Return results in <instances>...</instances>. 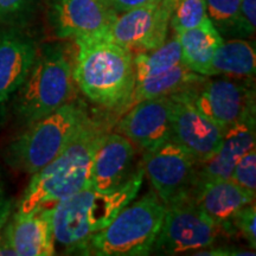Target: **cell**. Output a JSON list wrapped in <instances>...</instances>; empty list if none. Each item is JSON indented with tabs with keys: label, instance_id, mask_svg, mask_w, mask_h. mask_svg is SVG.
Listing matches in <instances>:
<instances>
[{
	"label": "cell",
	"instance_id": "obj_20",
	"mask_svg": "<svg viewBox=\"0 0 256 256\" xmlns=\"http://www.w3.org/2000/svg\"><path fill=\"white\" fill-rule=\"evenodd\" d=\"M256 70L254 46L247 40H232L222 42L211 60L209 76L224 75L232 78H252Z\"/></svg>",
	"mask_w": 256,
	"mask_h": 256
},
{
	"label": "cell",
	"instance_id": "obj_2",
	"mask_svg": "<svg viewBox=\"0 0 256 256\" xmlns=\"http://www.w3.org/2000/svg\"><path fill=\"white\" fill-rule=\"evenodd\" d=\"M75 84L89 101L121 115L136 84L134 54L98 36L76 38Z\"/></svg>",
	"mask_w": 256,
	"mask_h": 256
},
{
	"label": "cell",
	"instance_id": "obj_25",
	"mask_svg": "<svg viewBox=\"0 0 256 256\" xmlns=\"http://www.w3.org/2000/svg\"><path fill=\"white\" fill-rule=\"evenodd\" d=\"M37 0H0V23L17 25L31 14Z\"/></svg>",
	"mask_w": 256,
	"mask_h": 256
},
{
	"label": "cell",
	"instance_id": "obj_10",
	"mask_svg": "<svg viewBox=\"0 0 256 256\" xmlns=\"http://www.w3.org/2000/svg\"><path fill=\"white\" fill-rule=\"evenodd\" d=\"M255 92L242 78H206L190 90L197 110L226 130L235 124L255 115Z\"/></svg>",
	"mask_w": 256,
	"mask_h": 256
},
{
	"label": "cell",
	"instance_id": "obj_1",
	"mask_svg": "<svg viewBox=\"0 0 256 256\" xmlns=\"http://www.w3.org/2000/svg\"><path fill=\"white\" fill-rule=\"evenodd\" d=\"M144 176L145 172L140 166L114 190L100 192L86 188L51 206L55 243L69 254L86 255L92 236L136 200Z\"/></svg>",
	"mask_w": 256,
	"mask_h": 256
},
{
	"label": "cell",
	"instance_id": "obj_6",
	"mask_svg": "<svg viewBox=\"0 0 256 256\" xmlns=\"http://www.w3.org/2000/svg\"><path fill=\"white\" fill-rule=\"evenodd\" d=\"M166 212L156 192L128 204L106 228L92 236L86 255L142 256L152 252Z\"/></svg>",
	"mask_w": 256,
	"mask_h": 256
},
{
	"label": "cell",
	"instance_id": "obj_22",
	"mask_svg": "<svg viewBox=\"0 0 256 256\" xmlns=\"http://www.w3.org/2000/svg\"><path fill=\"white\" fill-rule=\"evenodd\" d=\"M206 19V0H176L170 25L177 34L200 26Z\"/></svg>",
	"mask_w": 256,
	"mask_h": 256
},
{
	"label": "cell",
	"instance_id": "obj_9",
	"mask_svg": "<svg viewBox=\"0 0 256 256\" xmlns=\"http://www.w3.org/2000/svg\"><path fill=\"white\" fill-rule=\"evenodd\" d=\"M174 4L176 0H159L128 10L118 14L110 26L98 36L132 54L154 50L168 38Z\"/></svg>",
	"mask_w": 256,
	"mask_h": 256
},
{
	"label": "cell",
	"instance_id": "obj_17",
	"mask_svg": "<svg viewBox=\"0 0 256 256\" xmlns=\"http://www.w3.org/2000/svg\"><path fill=\"white\" fill-rule=\"evenodd\" d=\"M190 200L216 223L230 226L229 222L240 209L255 203V192L232 179H217L197 183Z\"/></svg>",
	"mask_w": 256,
	"mask_h": 256
},
{
	"label": "cell",
	"instance_id": "obj_30",
	"mask_svg": "<svg viewBox=\"0 0 256 256\" xmlns=\"http://www.w3.org/2000/svg\"><path fill=\"white\" fill-rule=\"evenodd\" d=\"M0 255L2 256H16L14 249L10 247L8 240H6L5 235H0Z\"/></svg>",
	"mask_w": 256,
	"mask_h": 256
},
{
	"label": "cell",
	"instance_id": "obj_19",
	"mask_svg": "<svg viewBox=\"0 0 256 256\" xmlns=\"http://www.w3.org/2000/svg\"><path fill=\"white\" fill-rule=\"evenodd\" d=\"M177 37L182 48V58L191 72L206 76L214 54L223 38L209 18L200 26L190 28Z\"/></svg>",
	"mask_w": 256,
	"mask_h": 256
},
{
	"label": "cell",
	"instance_id": "obj_23",
	"mask_svg": "<svg viewBox=\"0 0 256 256\" xmlns=\"http://www.w3.org/2000/svg\"><path fill=\"white\" fill-rule=\"evenodd\" d=\"M242 0H206L208 18L217 31L235 32Z\"/></svg>",
	"mask_w": 256,
	"mask_h": 256
},
{
	"label": "cell",
	"instance_id": "obj_4",
	"mask_svg": "<svg viewBox=\"0 0 256 256\" xmlns=\"http://www.w3.org/2000/svg\"><path fill=\"white\" fill-rule=\"evenodd\" d=\"M90 119L84 102L72 98L28 128L8 144L4 159L10 168L34 174L52 162Z\"/></svg>",
	"mask_w": 256,
	"mask_h": 256
},
{
	"label": "cell",
	"instance_id": "obj_13",
	"mask_svg": "<svg viewBox=\"0 0 256 256\" xmlns=\"http://www.w3.org/2000/svg\"><path fill=\"white\" fill-rule=\"evenodd\" d=\"M118 14L106 0H50L49 23L60 40L101 34Z\"/></svg>",
	"mask_w": 256,
	"mask_h": 256
},
{
	"label": "cell",
	"instance_id": "obj_28",
	"mask_svg": "<svg viewBox=\"0 0 256 256\" xmlns=\"http://www.w3.org/2000/svg\"><path fill=\"white\" fill-rule=\"evenodd\" d=\"M106 2H107V4L119 14H122V12L128 11V10L152 4V2H159V0H106Z\"/></svg>",
	"mask_w": 256,
	"mask_h": 256
},
{
	"label": "cell",
	"instance_id": "obj_27",
	"mask_svg": "<svg viewBox=\"0 0 256 256\" xmlns=\"http://www.w3.org/2000/svg\"><path fill=\"white\" fill-rule=\"evenodd\" d=\"M256 0H242L238 23L234 34L241 37H250L255 34Z\"/></svg>",
	"mask_w": 256,
	"mask_h": 256
},
{
	"label": "cell",
	"instance_id": "obj_26",
	"mask_svg": "<svg viewBox=\"0 0 256 256\" xmlns=\"http://www.w3.org/2000/svg\"><path fill=\"white\" fill-rule=\"evenodd\" d=\"M255 222H256V206L255 203L246 206L240 209L234 215L229 226L241 234L247 240L249 246L255 250L256 247V232H255Z\"/></svg>",
	"mask_w": 256,
	"mask_h": 256
},
{
	"label": "cell",
	"instance_id": "obj_21",
	"mask_svg": "<svg viewBox=\"0 0 256 256\" xmlns=\"http://www.w3.org/2000/svg\"><path fill=\"white\" fill-rule=\"evenodd\" d=\"M183 63L180 43L176 34L170 40H165L164 44L156 49L147 52H139L134 56L136 81L162 75Z\"/></svg>",
	"mask_w": 256,
	"mask_h": 256
},
{
	"label": "cell",
	"instance_id": "obj_8",
	"mask_svg": "<svg viewBox=\"0 0 256 256\" xmlns=\"http://www.w3.org/2000/svg\"><path fill=\"white\" fill-rule=\"evenodd\" d=\"M197 166V160L172 140L144 152V172L166 208L190 200Z\"/></svg>",
	"mask_w": 256,
	"mask_h": 256
},
{
	"label": "cell",
	"instance_id": "obj_5",
	"mask_svg": "<svg viewBox=\"0 0 256 256\" xmlns=\"http://www.w3.org/2000/svg\"><path fill=\"white\" fill-rule=\"evenodd\" d=\"M72 62L60 46L38 52L26 80L16 92L14 110L22 122L30 124L75 98Z\"/></svg>",
	"mask_w": 256,
	"mask_h": 256
},
{
	"label": "cell",
	"instance_id": "obj_24",
	"mask_svg": "<svg viewBox=\"0 0 256 256\" xmlns=\"http://www.w3.org/2000/svg\"><path fill=\"white\" fill-rule=\"evenodd\" d=\"M232 182L238 184L240 186L255 192L256 190V150H252L238 159L235 168L232 170Z\"/></svg>",
	"mask_w": 256,
	"mask_h": 256
},
{
	"label": "cell",
	"instance_id": "obj_15",
	"mask_svg": "<svg viewBox=\"0 0 256 256\" xmlns=\"http://www.w3.org/2000/svg\"><path fill=\"white\" fill-rule=\"evenodd\" d=\"M134 144L120 133L108 132L92 156L89 188L106 192L120 186L133 174Z\"/></svg>",
	"mask_w": 256,
	"mask_h": 256
},
{
	"label": "cell",
	"instance_id": "obj_12",
	"mask_svg": "<svg viewBox=\"0 0 256 256\" xmlns=\"http://www.w3.org/2000/svg\"><path fill=\"white\" fill-rule=\"evenodd\" d=\"M172 106L171 95L138 102L120 115L115 130L144 152L154 150L171 140Z\"/></svg>",
	"mask_w": 256,
	"mask_h": 256
},
{
	"label": "cell",
	"instance_id": "obj_11",
	"mask_svg": "<svg viewBox=\"0 0 256 256\" xmlns=\"http://www.w3.org/2000/svg\"><path fill=\"white\" fill-rule=\"evenodd\" d=\"M171 96V140L190 153L197 162H206L220 150L226 130L197 110L191 101L190 90Z\"/></svg>",
	"mask_w": 256,
	"mask_h": 256
},
{
	"label": "cell",
	"instance_id": "obj_29",
	"mask_svg": "<svg viewBox=\"0 0 256 256\" xmlns=\"http://www.w3.org/2000/svg\"><path fill=\"white\" fill-rule=\"evenodd\" d=\"M12 212V200L0 185V232L5 228Z\"/></svg>",
	"mask_w": 256,
	"mask_h": 256
},
{
	"label": "cell",
	"instance_id": "obj_3",
	"mask_svg": "<svg viewBox=\"0 0 256 256\" xmlns=\"http://www.w3.org/2000/svg\"><path fill=\"white\" fill-rule=\"evenodd\" d=\"M108 119L92 118L52 162L31 174L18 204L17 212L26 214L42 206H52L64 198L89 188L92 156L110 132Z\"/></svg>",
	"mask_w": 256,
	"mask_h": 256
},
{
	"label": "cell",
	"instance_id": "obj_7",
	"mask_svg": "<svg viewBox=\"0 0 256 256\" xmlns=\"http://www.w3.org/2000/svg\"><path fill=\"white\" fill-rule=\"evenodd\" d=\"M230 232V226L216 223L191 200H185L166 208L152 252L159 255L200 252L212 247L220 236Z\"/></svg>",
	"mask_w": 256,
	"mask_h": 256
},
{
	"label": "cell",
	"instance_id": "obj_14",
	"mask_svg": "<svg viewBox=\"0 0 256 256\" xmlns=\"http://www.w3.org/2000/svg\"><path fill=\"white\" fill-rule=\"evenodd\" d=\"M38 50L34 40L16 28L0 32V110L19 90Z\"/></svg>",
	"mask_w": 256,
	"mask_h": 256
},
{
	"label": "cell",
	"instance_id": "obj_18",
	"mask_svg": "<svg viewBox=\"0 0 256 256\" xmlns=\"http://www.w3.org/2000/svg\"><path fill=\"white\" fill-rule=\"evenodd\" d=\"M255 115H250L226 130L222 145L215 156L206 162H198L196 184L200 182L230 179L236 162L255 147Z\"/></svg>",
	"mask_w": 256,
	"mask_h": 256
},
{
	"label": "cell",
	"instance_id": "obj_16",
	"mask_svg": "<svg viewBox=\"0 0 256 256\" xmlns=\"http://www.w3.org/2000/svg\"><path fill=\"white\" fill-rule=\"evenodd\" d=\"M5 226V238L16 256H51L56 254L51 206L30 212H16Z\"/></svg>",
	"mask_w": 256,
	"mask_h": 256
}]
</instances>
